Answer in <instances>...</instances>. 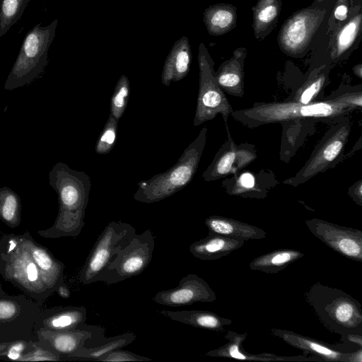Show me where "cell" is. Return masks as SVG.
<instances>
[{
	"mask_svg": "<svg viewBox=\"0 0 362 362\" xmlns=\"http://www.w3.org/2000/svg\"><path fill=\"white\" fill-rule=\"evenodd\" d=\"M30 255L38 269L43 274L48 275L52 285H54L61 278L63 265L54 260L45 250L37 247H32Z\"/></svg>",
	"mask_w": 362,
	"mask_h": 362,
	"instance_id": "f1b7e54d",
	"label": "cell"
},
{
	"mask_svg": "<svg viewBox=\"0 0 362 362\" xmlns=\"http://www.w3.org/2000/svg\"><path fill=\"white\" fill-rule=\"evenodd\" d=\"M16 313V305L11 301H0V319L6 320L12 317Z\"/></svg>",
	"mask_w": 362,
	"mask_h": 362,
	"instance_id": "ab89813d",
	"label": "cell"
},
{
	"mask_svg": "<svg viewBox=\"0 0 362 362\" xmlns=\"http://www.w3.org/2000/svg\"><path fill=\"white\" fill-rule=\"evenodd\" d=\"M278 14L277 4L272 0H264L259 3L255 11V23L266 25L272 22Z\"/></svg>",
	"mask_w": 362,
	"mask_h": 362,
	"instance_id": "e575fe53",
	"label": "cell"
},
{
	"mask_svg": "<svg viewBox=\"0 0 362 362\" xmlns=\"http://www.w3.org/2000/svg\"><path fill=\"white\" fill-rule=\"evenodd\" d=\"M233 109L225 93L218 86L213 67L205 59L200 61V78L194 126L212 120L220 114L224 123Z\"/></svg>",
	"mask_w": 362,
	"mask_h": 362,
	"instance_id": "9c48e42d",
	"label": "cell"
},
{
	"mask_svg": "<svg viewBox=\"0 0 362 362\" xmlns=\"http://www.w3.org/2000/svg\"><path fill=\"white\" fill-rule=\"evenodd\" d=\"M105 334L104 327L84 323L75 329L51 333L50 341L57 354L71 356L87 347L88 341L92 346L100 344L106 338Z\"/></svg>",
	"mask_w": 362,
	"mask_h": 362,
	"instance_id": "9a60e30c",
	"label": "cell"
},
{
	"mask_svg": "<svg viewBox=\"0 0 362 362\" xmlns=\"http://www.w3.org/2000/svg\"><path fill=\"white\" fill-rule=\"evenodd\" d=\"M136 233L131 224L122 221H110L93 246L81 271L80 280L88 285L98 281L99 275L119 248Z\"/></svg>",
	"mask_w": 362,
	"mask_h": 362,
	"instance_id": "ba28073f",
	"label": "cell"
},
{
	"mask_svg": "<svg viewBox=\"0 0 362 362\" xmlns=\"http://www.w3.org/2000/svg\"><path fill=\"white\" fill-rule=\"evenodd\" d=\"M348 8L344 4H340L334 10V16L339 21H344L347 17Z\"/></svg>",
	"mask_w": 362,
	"mask_h": 362,
	"instance_id": "b9f144b4",
	"label": "cell"
},
{
	"mask_svg": "<svg viewBox=\"0 0 362 362\" xmlns=\"http://www.w3.org/2000/svg\"><path fill=\"white\" fill-rule=\"evenodd\" d=\"M317 11L310 9L300 11L285 23L279 35V44L284 52L294 54L305 49L322 18Z\"/></svg>",
	"mask_w": 362,
	"mask_h": 362,
	"instance_id": "5bb4252c",
	"label": "cell"
},
{
	"mask_svg": "<svg viewBox=\"0 0 362 362\" xmlns=\"http://www.w3.org/2000/svg\"><path fill=\"white\" fill-rule=\"evenodd\" d=\"M353 111L347 106L324 98L307 105L287 100L255 103L250 107L233 110L230 115L245 127L253 129L294 120L334 124L347 117Z\"/></svg>",
	"mask_w": 362,
	"mask_h": 362,
	"instance_id": "6da1fadb",
	"label": "cell"
},
{
	"mask_svg": "<svg viewBox=\"0 0 362 362\" xmlns=\"http://www.w3.org/2000/svg\"><path fill=\"white\" fill-rule=\"evenodd\" d=\"M235 19V13L228 8H220L215 10L211 15L209 23L212 28L217 30H225L231 26Z\"/></svg>",
	"mask_w": 362,
	"mask_h": 362,
	"instance_id": "d590c367",
	"label": "cell"
},
{
	"mask_svg": "<svg viewBox=\"0 0 362 362\" xmlns=\"http://www.w3.org/2000/svg\"><path fill=\"white\" fill-rule=\"evenodd\" d=\"M271 334L288 345L310 353L321 361L350 362L351 352L342 351L334 346L300 334L279 328H272Z\"/></svg>",
	"mask_w": 362,
	"mask_h": 362,
	"instance_id": "2e32d148",
	"label": "cell"
},
{
	"mask_svg": "<svg viewBox=\"0 0 362 362\" xmlns=\"http://www.w3.org/2000/svg\"><path fill=\"white\" fill-rule=\"evenodd\" d=\"M244 244L243 240L209 233L206 237L192 243L189 249L194 257L211 261L230 255Z\"/></svg>",
	"mask_w": 362,
	"mask_h": 362,
	"instance_id": "ac0fdd59",
	"label": "cell"
},
{
	"mask_svg": "<svg viewBox=\"0 0 362 362\" xmlns=\"http://www.w3.org/2000/svg\"><path fill=\"white\" fill-rule=\"evenodd\" d=\"M24 348L25 345L23 343H17L11 345L6 353V356L10 359L19 360Z\"/></svg>",
	"mask_w": 362,
	"mask_h": 362,
	"instance_id": "60d3db41",
	"label": "cell"
},
{
	"mask_svg": "<svg viewBox=\"0 0 362 362\" xmlns=\"http://www.w3.org/2000/svg\"><path fill=\"white\" fill-rule=\"evenodd\" d=\"M354 72L356 76L362 78V68L361 64H358L354 68Z\"/></svg>",
	"mask_w": 362,
	"mask_h": 362,
	"instance_id": "f6af8a7d",
	"label": "cell"
},
{
	"mask_svg": "<svg viewBox=\"0 0 362 362\" xmlns=\"http://www.w3.org/2000/svg\"><path fill=\"white\" fill-rule=\"evenodd\" d=\"M31 258L28 257V259L24 262L23 267L19 269L20 270H23V273H21L18 276L23 274V278H25V281L34 283L38 280L40 274L37 266Z\"/></svg>",
	"mask_w": 362,
	"mask_h": 362,
	"instance_id": "8d00e7d4",
	"label": "cell"
},
{
	"mask_svg": "<svg viewBox=\"0 0 362 362\" xmlns=\"http://www.w3.org/2000/svg\"><path fill=\"white\" fill-rule=\"evenodd\" d=\"M190 66V57L187 51L180 50L171 57L165 63L162 74L163 84L168 86L171 82L183 78L188 73Z\"/></svg>",
	"mask_w": 362,
	"mask_h": 362,
	"instance_id": "484cf974",
	"label": "cell"
},
{
	"mask_svg": "<svg viewBox=\"0 0 362 362\" xmlns=\"http://www.w3.org/2000/svg\"><path fill=\"white\" fill-rule=\"evenodd\" d=\"M21 199L17 193L8 187L0 188V218L16 225L19 221Z\"/></svg>",
	"mask_w": 362,
	"mask_h": 362,
	"instance_id": "83f0119b",
	"label": "cell"
},
{
	"mask_svg": "<svg viewBox=\"0 0 362 362\" xmlns=\"http://www.w3.org/2000/svg\"><path fill=\"white\" fill-rule=\"evenodd\" d=\"M279 183L274 173L269 170L253 172L243 169L225 177L221 187L230 196L259 199L266 198L268 192Z\"/></svg>",
	"mask_w": 362,
	"mask_h": 362,
	"instance_id": "4fadbf2b",
	"label": "cell"
},
{
	"mask_svg": "<svg viewBox=\"0 0 362 362\" xmlns=\"http://www.w3.org/2000/svg\"><path fill=\"white\" fill-rule=\"evenodd\" d=\"M311 233L339 255L362 262V231L320 218L305 221Z\"/></svg>",
	"mask_w": 362,
	"mask_h": 362,
	"instance_id": "8fae6325",
	"label": "cell"
},
{
	"mask_svg": "<svg viewBox=\"0 0 362 362\" xmlns=\"http://www.w3.org/2000/svg\"><path fill=\"white\" fill-rule=\"evenodd\" d=\"M160 313L173 320L217 332H225L224 327L232 324L231 320L208 310H160Z\"/></svg>",
	"mask_w": 362,
	"mask_h": 362,
	"instance_id": "ffe728a7",
	"label": "cell"
},
{
	"mask_svg": "<svg viewBox=\"0 0 362 362\" xmlns=\"http://www.w3.org/2000/svg\"><path fill=\"white\" fill-rule=\"evenodd\" d=\"M30 0H0V37L21 18Z\"/></svg>",
	"mask_w": 362,
	"mask_h": 362,
	"instance_id": "4316f807",
	"label": "cell"
},
{
	"mask_svg": "<svg viewBox=\"0 0 362 362\" xmlns=\"http://www.w3.org/2000/svg\"><path fill=\"white\" fill-rule=\"evenodd\" d=\"M304 296L327 330L339 334L341 339L352 334L362 335V306L351 295L316 282L305 292Z\"/></svg>",
	"mask_w": 362,
	"mask_h": 362,
	"instance_id": "3957f363",
	"label": "cell"
},
{
	"mask_svg": "<svg viewBox=\"0 0 362 362\" xmlns=\"http://www.w3.org/2000/svg\"><path fill=\"white\" fill-rule=\"evenodd\" d=\"M28 358H25L23 361H42V360H52V361H57L60 360V356L59 354H52V353H47L42 351H37L33 353L30 354L27 356Z\"/></svg>",
	"mask_w": 362,
	"mask_h": 362,
	"instance_id": "f35d334b",
	"label": "cell"
},
{
	"mask_svg": "<svg viewBox=\"0 0 362 362\" xmlns=\"http://www.w3.org/2000/svg\"><path fill=\"white\" fill-rule=\"evenodd\" d=\"M118 121L110 115L95 144V151L98 154H107L114 147L117 137Z\"/></svg>",
	"mask_w": 362,
	"mask_h": 362,
	"instance_id": "1f68e13d",
	"label": "cell"
},
{
	"mask_svg": "<svg viewBox=\"0 0 362 362\" xmlns=\"http://www.w3.org/2000/svg\"><path fill=\"white\" fill-rule=\"evenodd\" d=\"M216 300V293L208 283L194 274L183 276L176 287L159 291L153 297L156 303L170 307L189 305L197 302L211 303Z\"/></svg>",
	"mask_w": 362,
	"mask_h": 362,
	"instance_id": "7c38bea8",
	"label": "cell"
},
{
	"mask_svg": "<svg viewBox=\"0 0 362 362\" xmlns=\"http://www.w3.org/2000/svg\"><path fill=\"white\" fill-rule=\"evenodd\" d=\"M325 99L342 104L354 110L361 109L362 107V86L341 88L332 92Z\"/></svg>",
	"mask_w": 362,
	"mask_h": 362,
	"instance_id": "d6a6232c",
	"label": "cell"
},
{
	"mask_svg": "<svg viewBox=\"0 0 362 362\" xmlns=\"http://www.w3.org/2000/svg\"><path fill=\"white\" fill-rule=\"evenodd\" d=\"M327 83V71L320 67L313 71L294 93L285 100L303 105L322 100L324 89Z\"/></svg>",
	"mask_w": 362,
	"mask_h": 362,
	"instance_id": "603a6c76",
	"label": "cell"
},
{
	"mask_svg": "<svg viewBox=\"0 0 362 362\" xmlns=\"http://www.w3.org/2000/svg\"><path fill=\"white\" fill-rule=\"evenodd\" d=\"M361 16H355L348 22L339 31L335 41L334 55L339 57L344 54L353 44L359 31Z\"/></svg>",
	"mask_w": 362,
	"mask_h": 362,
	"instance_id": "f546056e",
	"label": "cell"
},
{
	"mask_svg": "<svg viewBox=\"0 0 362 362\" xmlns=\"http://www.w3.org/2000/svg\"><path fill=\"white\" fill-rule=\"evenodd\" d=\"M225 124L227 139L202 173V178L206 182L217 180L238 173L257 157L256 146L247 143L238 146L233 139L227 123Z\"/></svg>",
	"mask_w": 362,
	"mask_h": 362,
	"instance_id": "30bf717a",
	"label": "cell"
},
{
	"mask_svg": "<svg viewBox=\"0 0 362 362\" xmlns=\"http://www.w3.org/2000/svg\"><path fill=\"white\" fill-rule=\"evenodd\" d=\"M243 58L235 55L224 62L215 74L216 80L225 93L242 98L244 90Z\"/></svg>",
	"mask_w": 362,
	"mask_h": 362,
	"instance_id": "44dd1931",
	"label": "cell"
},
{
	"mask_svg": "<svg viewBox=\"0 0 362 362\" xmlns=\"http://www.w3.org/2000/svg\"><path fill=\"white\" fill-rule=\"evenodd\" d=\"M204 223L210 233L222 235L245 241L261 240L267 236L266 232L260 228L221 216H210L205 219Z\"/></svg>",
	"mask_w": 362,
	"mask_h": 362,
	"instance_id": "d6986e66",
	"label": "cell"
},
{
	"mask_svg": "<svg viewBox=\"0 0 362 362\" xmlns=\"http://www.w3.org/2000/svg\"><path fill=\"white\" fill-rule=\"evenodd\" d=\"M304 255V253L294 249L277 250L254 258L249 264V268L252 271L275 274Z\"/></svg>",
	"mask_w": 362,
	"mask_h": 362,
	"instance_id": "7402d4cb",
	"label": "cell"
},
{
	"mask_svg": "<svg viewBox=\"0 0 362 362\" xmlns=\"http://www.w3.org/2000/svg\"><path fill=\"white\" fill-rule=\"evenodd\" d=\"M136 338L134 332H124L114 337L105 338L100 344L92 347H83L71 356L67 360L93 361L114 349L123 348L132 343Z\"/></svg>",
	"mask_w": 362,
	"mask_h": 362,
	"instance_id": "cb8c5ba5",
	"label": "cell"
},
{
	"mask_svg": "<svg viewBox=\"0 0 362 362\" xmlns=\"http://www.w3.org/2000/svg\"><path fill=\"white\" fill-rule=\"evenodd\" d=\"M146 356L138 355L132 351L120 349H114L97 358L95 361L124 362V361H151Z\"/></svg>",
	"mask_w": 362,
	"mask_h": 362,
	"instance_id": "836d02e7",
	"label": "cell"
},
{
	"mask_svg": "<svg viewBox=\"0 0 362 362\" xmlns=\"http://www.w3.org/2000/svg\"><path fill=\"white\" fill-rule=\"evenodd\" d=\"M351 130V123L348 117L332 124L315 145L301 169L283 183L297 187L338 165L344 158V151Z\"/></svg>",
	"mask_w": 362,
	"mask_h": 362,
	"instance_id": "8992f818",
	"label": "cell"
},
{
	"mask_svg": "<svg viewBox=\"0 0 362 362\" xmlns=\"http://www.w3.org/2000/svg\"><path fill=\"white\" fill-rule=\"evenodd\" d=\"M57 21L56 19L45 26L37 23L27 33L5 81L6 90H12L30 84L44 72Z\"/></svg>",
	"mask_w": 362,
	"mask_h": 362,
	"instance_id": "5b68a950",
	"label": "cell"
},
{
	"mask_svg": "<svg viewBox=\"0 0 362 362\" xmlns=\"http://www.w3.org/2000/svg\"><path fill=\"white\" fill-rule=\"evenodd\" d=\"M206 134L207 128L204 127L174 165L164 173L140 181L134 199L148 204L159 202L189 184L197 170L206 145Z\"/></svg>",
	"mask_w": 362,
	"mask_h": 362,
	"instance_id": "277c9868",
	"label": "cell"
},
{
	"mask_svg": "<svg viewBox=\"0 0 362 362\" xmlns=\"http://www.w3.org/2000/svg\"><path fill=\"white\" fill-rule=\"evenodd\" d=\"M347 194L356 204L362 206V179L358 180L349 187Z\"/></svg>",
	"mask_w": 362,
	"mask_h": 362,
	"instance_id": "74e56055",
	"label": "cell"
},
{
	"mask_svg": "<svg viewBox=\"0 0 362 362\" xmlns=\"http://www.w3.org/2000/svg\"><path fill=\"white\" fill-rule=\"evenodd\" d=\"M350 362H362V348L351 352Z\"/></svg>",
	"mask_w": 362,
	"mask_h": 362,
	"instance_id": "7bdbcfd3",
	"label": "cell"
},
{
	"mask_svg": "<svg viewBox=\"0 0 362 362\" xmlns=\"http://www.w3.org/2000/svg\"><path fill=\"white\" fill-rule=\"evenodd\" d=\"M49 183L58 195L59 209L54 225L57 235L77 236L85 225L91 187L90 177L60 161L49 171Z\"/></svg>",
	"mask_w": 362,
	"mask_h": 362,
	"instance_id": "7a4b0ae2",
	"label": "cell"
},
{
	"mask_svg": "<svg viewBox=\"0 0 362 362\" xmlns=\"http://www.w3.org/2000/svg\"><path fill=\"white\" fill-rule=\"evenodd\" d=\"M155 244L151 229L135 233L119 248L98 281L114 284L141 274L151 261Z\"/></svg>",
	"mask_w": 362,
	"mask_h": 362,
	"instance_id": "52a82bcc",
	"label": "cell"
},
{
	"mask_svg": "<svg viewBox=\"0 0 362 362\" xmlns=\"http://www.w3.org/2000/svg\"><path fill=\"white\" fill-rule=\"evenodd\" d=\"M130 86L128 78L122 76L111 98L110 114L117 120L123 115L129 100Z\"/></svg>",
	"mask_w": 362,
	"mask_h": 362,
	"instance_id": "4dcf8cb0",
	"label": "cell"
},
{
	"mask_svg": "<svg viewBox=\"0 0 362 362\" xmlns=\"http://www.w3.org/2000/svg\"><path fill=\"white\" fill-rule=\"evenodd\" d=\"M59 293L63 298H68L70 296V292L68 288L63 286L59 287Z\"/></svg>",
	"mask_w": 362,
	"mask_h": 362,
	"instance_id": "ee69618b",
	"label": "cell"
},
{
	"mask_svg": "<svg viewBox=\"0 0 362 362\" xmlns=\"http://www.w3.org/2000/svg\"><path fill=\"white\" fill-rule=\"evenodd\" d=\"M87 319V310L84 307H69L60 310L48 322L57 331L75 329L84 324Z\"/></svg>",
	"mask_w": 362,
	"mask_h": 362,
	"instance_id": "d4e9b609",
	"label": "cell"
},
{
	"mask_svg": "<svg viewBox=\"0 0 362 362\" xmlns=\"http://www.w3.org/2000/svg\"><path fill=\"white\" fill-rule=\"evenodd\" d=\"M246 337V332L241 334L228 330L225 338L228 340V342L218 349L209 351L206 353V356L255 361H321L313 356L312 358L303 356H282L268 353L260 354L247 353L242 347Z\"/></svg>",
	"mask_w": 362,
	"mask_h": 362,
	"instance_id": "e0dca14e",
	"label": "cell"
}]
</instances>
